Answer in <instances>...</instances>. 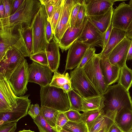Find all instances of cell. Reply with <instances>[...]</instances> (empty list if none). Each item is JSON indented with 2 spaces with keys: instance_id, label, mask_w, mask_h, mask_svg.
I'll list each match as a JSON object with an SVG mask.
<instances>
[{
  "instance_id": "obj_55",
  "label": "cell",
  "mask_w": 132,
  "mask_h": 132,
  "mask_svg": "<svg viewBox=\"0 0 132 132\" xmlns=\"http://www.w3.org/2000/svg\"><path fill=\"white\" fill-rule=\"evenodd\" d=\"M59 132H70L69 131H67V130H64L63 129H62Z\"/></svg>"
},
{
  "instance_id": "obj_52",
  "label": "cell",
  "mask_w": 132,
  "mask_h": 132,
  "mask_svg": "<svg viewBox=\"0 0 132 132\" xmlns=\"http://www.w3.org/2000/svg\"><path fill=\"white\" fill-rule=\"evenodd\" d=\"M132 60V40H131V42L129 49L127 58V60Z\"/></svg>"
},
{
  "instance_id": "obj_30",
  "label": "cell",
  "mask_w": 132,
  "mask_h": 132,
  "mask_svg": "<svg viewBox=\"0 0 132 132\" xmlns=\"http://www.w3.org/2000/svg\"><path fill=\"white\" fill-rule=\"evenodd\" d=\"M67 94L70 104V109L81 111L82 97L73 89L68 92Z\"/></svg>"
},
{
  "instance_id": "obj_25",
  "label": "cell",
  "mask_w": 132,
  "mask_h": 132,
  "mask_svg": "<svg viewBox=\"0 0 132 132\" xmlns=\"http://www.w3.org/2000/svg\"><path fill=\"white\" fill-rule=\"evenodd\" d=\"M104 97L102 94L87 98L82 97L81 111L102 109L104 107Z\"/></svg>"
},
{
  "instance_id": "obj_44",
  "label": "cell",
  "mask_w": 132,
  "mask_h": 132,
  "mask_svg": "<svg viewBox=\"0 0 132 132\" xmlns=\"http://www.w3.org/2000/svg\"><path fill=\"white\" fill-rule=\"evenodd\" d=\"M2 1L4 6L5 10V14L4 18H9L11 15L14 0H2Z\"/></svg>"
},
{
  "instance_id": "obj_35",
  "label": "cell",
  "mask_w": 132,
  "mask_h": 132,
  "mask_svg": "<svg viewBox=\"0 0 132 132\" xmlns=\"http://www.w3.org/2000/svg\"><path fill=\"white\" fill-rule=\"evenodd\" d=\"M21 33L26 46L30 55L32 54L33 45L32 34L31 26L23 28Z\"/></svg>"
},
{
  "instance_id": "obj_17",
  "label": "cell",
  "mask_w": 132,
  "mask_h": 132,
  "mask_svg": "<svg viewBox=\"0 0 132 132\" xmlns=\"http://www.w3.org/2000/svg\"><path fill=\"white\" fill-rule=\"evenodd\" d=\"M89 48L85 44L76 41L69 49L64 73L77 67Z\"/></svg>"
},
{
  "instance_id": "obj_9",
  "label": "cell",
  "mask_w": 132,
  "mask_h": 132,
  "mask_svg": "<svg viewBox=\"0 0 132 132\" xmlns=\"http://www.w3.org/2000/svg\"><path fill=\"white\" fill-rule=\"evenodd\" d=\"M28 66L25 59L15 70L9 80L13 92L17 97L23 96L28 90Z\"/></svg>"
},
{
  "instance_id": "obj_14",
  "label": "cell",
  "mask_w": 132,
  "mask_h": 132,
  "mask_svg": "<svg viewBox=\"0 0 132 132\" xmlns=\"http://www.w3.org/2000/svg\"><path fill=\"white\" fill-rule=\"evenodd\" d=\"M103 34L100 32L88 20L82 33L77 40L89 48L103 47Z\"/></svg>"
},
{
  "instance_id": "obj_22",
  "label": "cell",
  "mask_w": 132,
  "mask_h": 132,
  "mask_svg": "<svg viewBox=\"0 0 132 132\" xmlns=\"http://www.w3.org/2000/svg\"><path fill=\"white\" fill-rule=\"evenodd\" d=\"M125 34L126 32L124 31L113 28L105 47L98 54L100 59L107 58L112 50L125 37Z\"/></svg>"
},
{
  "instance_id": "obj_46",
  "label": "cell",
  "mask_w": 132,
  "mask_h": 132,
  "mask_svg": "<svg viewBox=\"0 0 132 132\" xmlns=\"http://www.w3.org/2000/svg\"><path fill=\"white\" fill-rule=\"evenodd\" d=\"M16 124L13 122L0 125V132H10L16 127Z\"/></svg>"
},
{
  "instance_id": "obj_49",
  "label": "cell",
  "mask_w": 132,
  "mask_h": 132,
  "mask_svg": "<svg viewBox=\"0 0 132 132\" xmlns=\"http://www.w3.org/2000/svg\"><path fill=\"white\" fill-rule=\"evenodd\" d=\"M108 132H123L114 122L110 127Z\"/></svg>"
},
{
  "instance_id": "obj_32",
  "label": "cell",
  "mask_w": 132,
  "mask_h": 132,
  "mask_svg": "<svg viewBox=\"0 0 132 132\" xmlns=\"http://www.w3.org/2000/svg\"><path fill=\"white\" fill-rule=\"evenodd\" d=\"M62 129L70 132H89L87 125L82 120L78 121H69Z\"/></svg>"
},
{
  "instance_id": "obj_23",
  "label": "cell",
  "mask_w": 132,
  "mask_h": 132,
  "mask_svg": "<svg viewBox=\"0 0 132 132\" xmlns=\"http://www.w3.org/2000/svg\"><path fill=\"white\" fill-rule=\"evenodd\" d=\"M114 9L112 7L103 14L87 16L88 20L100 32L104 34L111 23Z\"/></svg>"
},
{
  "instance_id": "obj_50",
  "label": "cell",
  "mask_w": 132,
  "mask_h": 132,
  "mask_svg": "<svg viewBox=\"0 0 132 132\" xmlns=\"http://www.w3.org/2000/svg\"><path fill=\"white\" fill-rule=\"evenodd\" d=\"M0 19H2L4 18L5 10L4 6L2 0H0Z\"/></svg>"
},
{
  "instance_id": "obj_4",
  "label": "cell",
  "mask_w": 132,
  "mask_h": 132,
  "mask_svg": "<svg viewBox=\"0 0 132 132\" xmlns=\"http://www.w3.org/2000/svg\"><path fill=\"white\" fill-rule=\"evenodd\" d=\"M40 87L41 107L45 106L64 112L70 109L67 93L62 89L49 85Z\"/></svg>"
},
{
  "instance_id": "obj_21",
  "label": "cell",
  "mask_w": 132,
  "mask_h": 132,
  "mask_svg": "<svg viewBox=\"0 0 132 132\" xmlns=\"http://www.w3.org/2000/svg\"><path fill=\"white\" fill-rule=\"evenodd\" d=\"M59 48L58 43L53 38L47 43L45 49L48 67L53 72L57 71L59 65L60 56Z\"/></svg>"
},
{
  "instance_id": "obj_45",
  "label": "cell",
  "mask_w": 132,
  "mask_h": 132,
  "mask_svg": "<svg viewBox=\"0 0 132 132\" xmlns=\"http://www.w3.org/2000/svg\"><path fill=\"white\" fill-rule=\"evenodd\" d=\"M45 35L46 40L48 43L53 38L52 27L49 19L48 18L45 28Z\"/></svg>"
},
{
  "instance_id": "obj_26",
  "label": "cell",
  "mask_w": 132,
  "mask_h": 132,
  "mask_svg": "<svg viewBox=\"0 0 132 132\" xmlns=\"http://www.w3.org/2000/svg\"><path fill=\"white\" fill-rule=\"evenodd\" d=\"M114 122V121L106 115L103 111L88 129L89 132H97L101 130H104L105 132H108Z\"/></svg>"
},
{
  "instance_id": "obj_37",
  "label": "cell",
  "mask_w": 132,
  "mask_h": 132,
  "mask_svg": "<svg viewBox=\"0 0 132 132\" xmlns=\"http://www.w3.org/2000/svg\"><path fill=\"white\" fill-rule=\"evenodd\" d=\"M29 57L30 59L33 61L42 65L48 66V62L45 52L31 55Z\"/></svg>"
},
{
  "instance_id": "obj_57",
  "label": "cell",
  "mask_w": 132,
  "mask_h": 132,
  "mask_svg": "<svg viewBox=\"0 0 132 132\" xmlns=\"http://www.w3.org/2000/svg\"><path fill=\"white\" fill-rule=\"evenodd\" d=\"M16 128V127H15L13 130L10 132H14Z\"/></svg>"
},
{
  "instance_id": "obj_13",
  "label": "cell",
  "mask_w": 132,
  "mask_h": 132,
  "mask_svg": "<svg viewBox=\"0 0 132 132\" xmlns=\"http://www.w3.org/2000/svg\"><path fill=\"white\" fill-rule=\"evenodd\" d=\"M17 97L11 88L9 80L0 75V112L11 111L17 105Z\"/></svg>"
},
{
  "instance_id": "obj_7",
  "label": "cell",
  "mask_w": 132,
  "mask_h": 132,
  "mask_svg": "<svg viewBox=\"0 0 132 132\" xmlns=\"http://www.w3.org/2000/svg\"><path fill=\"white\" fill-rule=\"evenodd\" d=\"M100 58L96 54L83 67L88 78L100 94L104 93L108 87L104 79L100 65Z\"/></svg>"
},
{
  "instance_id": "obj_47",
  "label": "cell",
  "mask_w": 132,
  "mask_h": 132,
  "mask_svg": "<svg viewBox=\"0 0 132 132\" xmlns=\"http://www.w3.org/2000/svg\"><path fill=\"white\" fill-rule=\"evenodd\" d=\"M113 28L112 24L111 23L110 25L103 34V47L102 49L105 47L109 39L112 31Z\"/></svg>"
},
{
  "instance_id": "obj_42",
  "label": "cell",
  "mask_w": 132,
  "mask_h": 132,
  "mask_svg": "<svg viewBox=\"0 0 132 132\" xmlns=\"http://www.w3.org/2000/svg\"><path fill=\"white\" fill-rule=\"evenodd\" d=\"M39 0L44 6L48 18L50 19L54 9L56 0Z\"/></svg>"
},
{
  "instance_id": "obj_29",
  "label": "cell",
  "mask_w": 132,
  "mask_h": 132,
  "mask_svg": "<svg viewBox=\"0 0 132 132\" xmlns=\"http://www.w3.org/2000/svg\"><path fill=\"white\" fill-rule=\"evenodd\" d=\"M40 110L46 121L51 126L55 128L57 118L60 111L45 106L41 107Z\"/></svg>"
},
{
  "instance_id": "obj_5",
  "label": "cell",
  "mask_w": 132,
  "mask_h": 132,
  "mask_svg": "<svg viewBox=\"0 0 132 132\" xmlns=\"http://www.w3.org/2000/svg\"><path fill=\"white\" fill-rule=\"evenodd\" d=\"M48 18L44 6L42 4L31 26L33 36L32 54L45 52L47 44L45 28Z\"/></svg>"
},
{
  "instance_id": "obj_39",
  "label": "cell",
  "mask_w": 132,
  "mask_h": 132,
  "mask_svg": "<svg viewBox=\"0 0 132 132\" xmlns=\"http://www.w3.org/2000/svg\"><path fill=\"white\" fill-rule=\"evenodd\" d=\"M95 51L96 49L94 47L88 48L86 52L80 63L76 67L78 68H83L86 64L96 55Z\"/></svg>"
},
{
  "instance_id": "obj_3",
  "label": "cell",
  "mask_w": 132,
  "mask_h": 132,
  "mask_svg": "<svg viewBox=\"0 0 132 132\" xmlns=\"http://www.w3.org/2000/svg\"><path fill=\"white\" fill-rule=\"evenodd\" d=\"M23 28L20 24L0 27V61L11 46L19 50L24 57H30L21 33Z\"/></svg>"
},
{
  "instance_id": "obj_15",
  "label": "cell",
  "mask_w": 132,
  "mask_h": 132,
  "mask_svg": "<svg viewBox=\"0 0 132 132\" xmlns=\"http://www.w3.org/2000/svg\"><path fill=\"white\" fill-rule=\"evenodd\" d=\"M77 0H64V4L57 25L53 38L58 43L70 26V15Z\"/></svg>"
},
{
  "instance_id": "obj_41",
  "label": "cell",
  "mask_w": 132,
  "mask_h": 132,
  "mask_svg": "<svg viewBox=\"0 0 132 132\" xmlns=\"http://www.w3.org/2000/svg\"><path fill=\"white\" fill-rule=\"evenodd\" d=\"M64 113L70 121H78L81 120V113L78 111L70 109Z\"/></svg>"
},
{
  "instance_id": "obj_1",
  "label": "cell",
  "mask_w": 132,
  "mask_h": 132,
  "mask_svg": "<svg viewBox=\"0 0 132 132\" xmlns=\"http://www.w3.org/2000/svg\"><path fill=\"white\" fill-rule=\"evenodd\" d=\"M104 97V113L114 122L116 115L121 111L132 109V100L129 91L119 83L109 86L102 94Z\"/></svg>"
},
{
  "instance_id": "obj_56",
  "label": "cell",
  "mask_w": 132,
  "mask_h": 132,
  "mask_svg": "<svg viewBox=\"0 0 132 132\" xmlns=\"http://www.w3.org/2000/svg\"><path fill=\"white\" fill-rule=\"evenodd\" d=\"M128 4L132 8V0H130Z\"/></svg>"
},
{
  "instance_id": "obj_40",
  "label": "cell",
  "mask_w": 132,
  "mask_h": 132,
  "mask_svg": "<svg viewBox=\"0 0 132 132\" xmlns=\"http://www.w3.org/2000/svg\"><path fill=\"white\" fill-rule=\"evenodd\" d=\"M69 121L64 112H60L57 115L56 119V129L59 132Z\"/></svg>"
},
{
  "instance_id": "obj_59",
  "label": "cell",
  "mask_w": 132,
  "mask_h": 132,
  "mask_svg": "<svg viewBox=\"0 0 132 132\" xmlns=\"http://www.w3.org/2000/svg\"><path fill=\"white\" fill-rule=\"evenodd\" d=\"M131 132H132V131Z\"/></svg>"
},
{
  "instance_id": "obj_38",
  "label": "cell",
  "mask_w": 132,
  "mask_h": 132,
  "mask_svg": "<svg viewBox=\"0 0 132 132\" xmlns=\"http://www.w3.org/2000/svg\"><path fill=\"white\" fill-rule=\"evenodd\" d=\"M82 0H77L71 11L70 19V26L71 28L74 27L77 20L79 8Z\"/></svg>"
},
{
  "instance_id": "obj_6",
  "label": "cell",
  "mask_w": 132,
  "mask_h": 132,
  "mask_svg": "<svg viewBox=\"0 0 132 132\" xmlns=\"http://www.w3.org/2000/svg\"><path fill=\"white\" fill-rule=\"evenodd\" d=\"M70 77L73 89L82 97L87 98L101 95L86 76L83 68H75L70 72Z\"/></svg>"
},
{
  "instance_id": "obj_24",
  "label": "cell",
  "mask_w": 132,
  "mask_h": 132,
  "mask_svg": "<svg viewBox=\"0 0 132 132\" xmlns=\"http://www.w3.org/2000/svg\"><path fill=\"white\" fill-rule=\"evenodd\" d=\"M114 122L123 132H131L132 109H126L118 113L115 118Z\"/></svg>"
},
{
  "instance_id": "obj_58",
  "label": "cell",
  "mask_w": 132,
  "mask_h": 132,
  "mask_svg": "<svg viewBox=\"0 0 132 132\" xmlns=\"http://www.w3.org/2000/svg\"><path fill=\"white\" fill-rule=\"evenodd\" d=\"M97 132H105L104 130H101L99 131H98Z\"/></svg>"
},
{
  "instance_id": "obj_10",
  "label": "cell",
  "mask_w": 132,
  "mask_h": 132,
  "mask_svg": "<svg viewBox=\"0 0 132 132\" xmlns=\"http://www.w3.org/2000/svg\"><path fill=\"white\" fill-rule=\"evenodd\" d=\"M29 95L17 97V105L11 111L0 112V125L11 122H17L21 118L26 116L31 102L28 98Z\"/></svg>"
},
{
  "instance_id": "obj_20",
  "label": "cell",
  "mask_w": 132,
  "mask_h": 132,
  "mask_svg": "<svg viewBox=\"0 0 132 132\" xmlns=\"http://www.w3.org/2000/svg\"><path fill=\"white\" fill-rule=\"evenodd\" d=\"M100 65L104 79L108 86L118 81L120 73V68L111 64L107 58L100 59Z\"/></svg>"
},
{
  "instance_id": "obj_51",
  "label": "cell",
  "mask_w": 132,
  "mask_h": 132,
  "mask_svg": "<svg viewBox=\"0 0 132 132\" xmlns=\"http://www.w3.org/2000/svg\"><path fill=\"white\" fill-rule=\"evenodd\" d=\"M62 89L64 92L67 93L69 91L73 89L71 83H68L64 84L62 87Z\"/></svg>"
},
{
  "instance_id": "obj_2",
  "label": "cell",
  "mask_w": 132,
  "mask_h": 132,
  "mask_svg": "<svg viewBox=\"0 0 132 132\" xmlns=\"http://www.w3.org/2000/svg\"><path fill=\"white\" fill-rule=\"evenodd\" d=\"M42 5L39 0H24L14 14L9 18L0 19V27L17 24L21 25L23 28L31 26Z\"/></svg>"
},
{
  "instance_id": "obj_28",
  "label": "cell",
  "mask_w": 132,
  "mask_h": 132,
  "mask_svg": "<svg viewBox=\"0 0 132 132\" xmlns=\"http://www.w3.org/2000/svg\"><path fill=\"white\" fill-rule=\"evenodd\" d=\"M64 0H56L54 9L50 19L53 33H55L57 23L63 6Z\"/></svg>"
},
{
  "instance_id": "obj_53",
  "label": "cell",
  "mask_w": 132,
  "mask_h": 132,
  "mask_svg": "<svg viewBox=\"0 0 132 132\" xmlns=\"http://www.w3.org/2000/svg\"><path fill=\"white\" fill-rule=\"evenodd\" d=\"M125 37L131 40H132V29L126 31Z\"/></svg>"
},
{
  "instance_id": "obj_31",
  "label": "cell",
  "mask_w": 132,
  "mask_h": 132,
  "mask_svg": "<svg viewBox=\"0 0 132 132\" xmlns=\"http://www.w3.org/2000/svg\"><path fill=\"white\" fill-rule=\"evenodd\" d=\"M51 82L49 85L58 88H62L63 85L67 83H71L70 76L68 73L61 74L57 72H54Z\"/></svg>"
},
{
  "instance_id": "obj_19",
  "label": "cell",
  "mask_w": 132,
  "mask_h": 132,
  "mask_svg": "<svg viewBox=\"0 0 132 132\" xmlns=\"http://www.w3.org/2000/svg\"><path fill=\"white\" fill-rule=\"evenodd\" d=\"M87 16L104 14L113 7L116 0H85Z\"/></svg>"
},
{
  "instance_id": "obj_48",
  "label": "cell",
  "mask_w": 132,
  "mask_h": 132,
  "mask_svg": "<svg viewBox=\"0 0 132 132\" xmlns=\"http://www.w3.org/2000/svg\"><path fill=\"white\" fill-rule=\"evenodd\" d=\"M24 1V0H14L11 15L16 11Z\"/></svg>"
},
{
  "instance_id": "obj_33",
  "label": "cell",
  "mask_w": 132,
  "mask_h": 132,
  "mask_svg": "<svg viewBox=\"0 0 132 132\" xmlns=\"http://www.w3.org/2000/svg\"><path fill=\"white\" fill-rule=\"evenodd\" d=\"M103 112L102 109L94 110L83 112L81 113V120L86 124L89 129Z\"/></svg>"
},
{
  "instance_id": "obj_11",
  "label": "cell",
  "mask_w": 132,
  "mask_h": 132,
  "mask_svg": "<svg viewBox=\"0 0 132 132\" xmlns=\"http://www.w3.org/2000/svg\"><path fill=\"white\" fill-rule=\"evenodd\" d=\"M28 82L45 86L50 84L53 72L48 66H45L34 61L28 66Z\"/></svg>"
},
{
  "instance_id": "obj_8",
  "label": "cell",
  "mask_w": 132,
  "mask_h": 132,
  "mask_svg": "<svg viewBox=\"0 0 132 132\" xmlns=\"http://www.w3.org/2000/svg\"><path fill=\"white\" fill-rule=\"evenodd\" d=\"M24 57L17 49L10 47L0 61V75L9 80L15 70L25 60Z\"/></svg>"
},
{
  "instance_id": "obj_54",
  "label": "cell",
  "mask_w": 132,
  "mask_h": 132,
  "mask_svg": "<svg viewBox=\"0 0 132 132\" xmlns=\"http://www.w3.org/2000/svg\"><path fill=\"white\" fill-rule=\"evenodd\" d=\"M17 132H35L34 131H32L30 130H26L23 129L22 130L19 131Z\"/></svg>"
},
{
  "instance_id": "obj_12",
  "label": "cell",
  "mask_w": 132,
  "mask_h": 132,
  "mask_svg": "<svg viewBox=\"0 0 132 132\" xmlns=\"http://www.w3.org/2000/svg\"><path fill=\"white\" fill-rule=\"evenodd\" d=\"M132 21V8L125 2L113 10L111 20L113 28L126 31Z\"/></svg>"
},
{
  "instance_id": "obj_18",
  "label": "cell",
  "mask_w": 132,
  "mask_h": 132,
  "mask_svg": "<svg viewBox=\"0 0 132 132\" xmlns=\"http://www.w3.org/2000/svg\"><path fill=\"white\" fill-rule=\"evenodd\" d=\"M88 19L86 16L79 27L71 28L69 26L58 43L62 52L69 49L79 38L86 25Z\"/></svg>"
},
{
  "instance_id": "obj_36",
  "label": "cell",
  "mask_w": 132,
  "mask_h": 132,
  "mask_svg": "<svg viewBox=\"0 0 132 132\" xmlns=\"http://www.w3.org/2000/svg\"><path fill=\"white\" fill-rule=\"evenodd\" d=\"M87 16L85 0H82L79 8L77 18L74 27H80L85 17Z\"/></svg>"
},
{
  "instance_id": "obj_43",
  "label": "cell",
  "mask_w": 132,
  "mask_h": 132,
  "mask_svg": "<svg viewBox=\"0 0 132 132\" xmlns=\"http://www.w3.org/2000/svg\"><path fill=\"white\" fill-rule=\"evenodd\" d=\"M40 108L38 104H31L28 109L27 114L29 115L34 120L40 114Z\"/></svg>"
},
{
  "instance_id": "obj_34",
  "label": "cell",
  "mask_w": 132,
  "mask_h": 132,
  "mask_svg": "<svg viewBox=\"0 0 132 132\" xmlns=\"http://www.w3.org/2000/svg\"><path fill=\"white\" fill-rule=\"evenodd\" d=\"M33 121L40 132H59L46 121L43 116L41 110L40 114Z\"/></svg>"
},
{
  "instance_id": "obj_27",
  "label": "cell",
  "mask_w": 132,
  "mask_h": 132,
  "mask_svg": "<svg viewBox=\"0 0 132 132\" xmlns=\"http://www.w3.org/2000/svg\"><path fill=\"white\" fill-rule=\"evenodd\" d=\"M118 82L128 91L132 86V69L129 68L126 63L121 68Z\"/></svg>"
},
{
  "instance_id": "obj_16",
  "label": "cell",
  "mask_w": 132,
  "mask_h": 132,
  "mask_svg": "<svg viewBox=\"0 0 132 132\" xmlns=\"http://www.w3.org/2000/svg\"><path fill=\"white\" fill-rule=\"evenodd\" d=\"M131 40L126 37L111 52L107 58L112 64L122 68L126 63Z\"/></svg>"
}]
</instances>
